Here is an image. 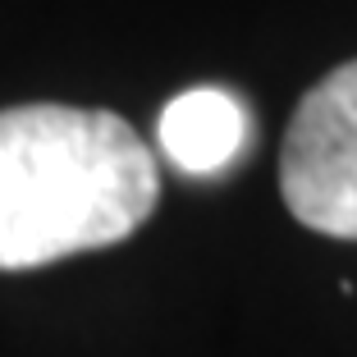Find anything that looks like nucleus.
Here are the masks:
<instances>
[{"label": "nucleus", "instance_id": "f257e3e1", "mask_svg": "<svg viewBox=\"0 0 357 357\" xmlns=\"http://www.w3.org/2000/svg\"><path fill=\"white\" fill-rule=\"evenodd\" d=\"M156 156L110 110H0V271L110 248L151 215Z\"/></svg>", "mask_w": 357, "mask_h": 357}, {"label": "nucleus", "instance_id": "f03ea898", "mask_svg": "<svg viewBox=\"0 0 357 357\" xmlns=\"http://www.w3.org/2000/svg\"><path fill=\"white\" fill-rule=\"evenodd\" d=\"M280 192L307 229L357 238V60L298 101L280 151Z\"/></svg>", "mask_w": 357, "mask_h": 357}, {"label": "nucleus", "instance_id": "7ed1b4c3", "mask_svg": "<svg viewBox=\"0 0 357 357\" xmlns=\"http://www.w3.org/2000/svg\"><path fill=\"white\" fill-rule=\"evenodd\" d=\"M156 142L183 174H220L248 142V110L220 87H188L160 110Z\"/></svg>", "mask_w": 357, "mask_h": 357}]
</instances>
